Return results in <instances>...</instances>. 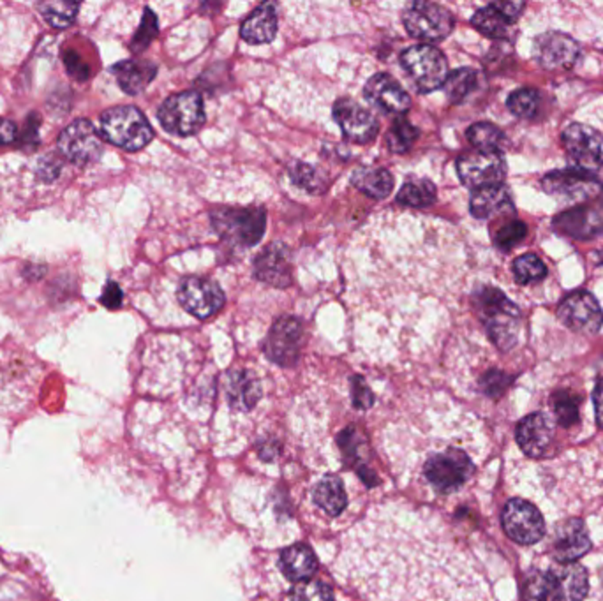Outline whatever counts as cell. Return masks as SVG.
Returning <instances> with one entry per match:
<instances>
[{
  "mask_svg": "<svg viewBox=\"0 0 603 601\" xmlns=\"http://www.w3.org/2000/svg\"><path fill=\"white\" fill-rule=\"evenodd\" d=\"M554 229L575 240H589L603 233V200L580 203L554 217Z\"/></svg>",
  "mask_w": 603,
  "mask_h": 601,
  "instance_id": "17",
  "label": "cell"
},
{
  "mask_svg": "<svg viewBox=\"0 0 603 601\" xmlns=\"http://www.w3.org/2000/svg\"><path fill=\"white\" fill-rule=\"evenodd\" d=\"M159 34V25H157V16L152 13V9L145 7L144 20L140 29L136 30L133 41H131V50L135 54H140L150 46V43L157 37Z\"/></svg>",
  "mask_w": 603,
  "mask_h": 601,
  "instance_id": "43",
  "label": "cell"
},
{
  "mask_svg": "<svg viewBox=\"0 0 603 601\" xmlns=\"http://www.w3.org/2000/svg\"><path fill=\"white\" fill-rule=\"evenodd\" d=\"M563 145L570 154L574 166L582 168L597 163L602 154L603 136L600 131L584 125V124H570L563 135Z\"/></svg>",
  "mask_w": 603,
  "mask_h": 601,
  "instance_id": "23",
  "label": "cell"
},
{
  "mask_svg": "<svg viewBox=\"0 0 603 601\" xmlns=\"http://www.w3.org/2000/svg\"><path fill=\"white\" fill-rule=\"evenodd\" d=\"M397 200L406 206L413 208H426L436 201V187L431 180L426 178H417V180H407L397 195Z\"/></svg>",
  "mask_w": 603,
  "mask_h": 601,
  "instance_id": "36",
  "label": "cell"
},
{
  "mask_svg": "<svg viewBox=\"0 0 603 601\" xmlns=\"http://www.w3.org/2000/svg\"><path fill=\"white\" fill-rule=\"evenodd\" d=\"M512 377L508 374L501 373V371H488L482 381H480V386L482 390L487 394L488 397H499L507 386L510 385Z\"/></svg>",
  "mask_w": 603,
  "mask_h": 601,
  "instance_id": "46",
  "label": "cell"
},
{
  "mask_svg": "<svg viewBox=\"0 0 603 601\" xmlns=\"http://www.w3.org/2000/svg\"><path fill=\"white\" fill-rule=\"evenodd\" d=\"M503 529L518 545L538 544L546 536V520L540 510L524 499H510L503 508Z\"/></svg>",
  "mask_w": 603,
  "mask_h": 601,
  "instance_id": "10",
  "label": "cell"
},
{
  "mask_svg": "<svg viewBox=\"0 0 603 601\" xmlns=\"http://www.w3.org/2000/svg\"><path fill=\"white\" fill-rule=\"evenodd\" d=\"M473 27L487 35L490 39H503L508 34L512 22L499 11L496 4H488L487 7L478 9L471 18Z\"/></svg>",
  "mask_w": 603,
  "mask_h": 601,
  "instance_id": "32",
  "label": "cell"
},
{
  "mask_svg": "<svg viewBox=\"0 0 603 601\" xmlns=\"http://www.w3.org/2000/svg\"><path fill=\"white\" fill-rule=\"evenodd\" d=\"M542 185L547 195L567 203H588L597 200L603 187L595 176L574 166L568 170L548 173Z\"/></svg>",
  "mask_w": 603,
  "mask_h": 601,
  "instance_id": "11",
  "label": "cell"
},
{
  "mask_svg": "<svg viewBox=\"0 0 603 601\" xmlns=\"http://www.w3.org/2000/svg\"><path fill=\"white\" fill-rule=\"evenodd\" d=\"M279 566L291 582H306L317 570L315 552L307 545H291L281 554Z\"/></svg>",
  "mask_w": 603,
  "mask_h": 601,
  "instance_id": "29",
  "label": "cell"
},
{
  "mask_svg": "<svg viewBox=\"0 0 603 601\" xmlns=\"http://www.w3.org/2000/svg\"><path fill=\"white\" fill-rule=\"evenodd\" d=\"M494 4L499 7V11H501V13H503L512 24L518 22L520 13H522L524 7H526L524 2H494Z\"/></svg>",
  "mask_w": 603,
  "mask_h": 601,
  "instance_id": "50",
  "label": "cell"
},
{
  "mask_svg": "<svg viewBox=\"0 0 603 601\" xmlns=\"http://www.w3.org/2000/svg\"><path fill=\"white\" fill-rule=\"evenodd\" d=\"M161 125L176 136H189L200 131L205 122L203 99L198 92L187 90L168 97L159 108Z\"/></svg>",
  "mask_w": 603,
  "mask_h": 601,
  "instance_id": "8",
  "label": "cell"
},
{
  "mask_svg": "<svg viewBox=\"0 0 603 601\" xmlns=\"http://www.w3.org/2000/svg\"><path fill=\"white\" fill-rule=\"evenodd\" d=\"M112 71L116 75L120 88L129 95H136V94L144 92L157 75L156 64H152L148 60H136V58L118 62L112 67Z\"/></svg>",
  "mask_w": 603,
  "mask_h": 601,
  "instance_id": "26",
  "label": "cell"
},
{
  "mask_svg": "<svg viewBox=\"0 0 603 601\" xmlns=\"http://www.w3.org/2000/svg\"><path fill=\"white\" fill-rule=\"evenodd\" d=\"M353 397H355L357 406H360V407H369L373 404V394L362 377L353 379Z\"/></svg>",
  "mask_w": 603,
  "mask_h": 601,
  "instance_id": "49",
  "label": "cell"
},
{
  "mask_svg": "<svg viewBox=\"0 0 603 601\" xmlns=\"http://www.w3.org/2000/svg\"><path fill=\"white\" fill-rule=\"evenodd\" d=\"M101 304L108 309H118L122 306V289L118 287L114 281H108L106 286L103 289V296H101Z\"/></svg>",
  "mask_w": 603,
  "mask_h": 601,
  "instance_id": "48",
  "label": "cell"
},
{
  "mask_svg": "<svg viewBox=\"0 0 603 601\" xmlns=\"http://www.w3.org/2000/svg\"><path fill=\"white\" fill-rule=\"evenodd\" d=\"M58 150L73 165L84 166L99 157L103 152V140L90 120L78 118L60 133Z\"/></svg>",
  "mask_w": 603,
  "mask_h": 601,
  "instance_id": "13",
  "label": "cell"
},
{
  "mask_svg": "<svg viewBox=\"0 0 603 601\" xmlns=\"http://www.w3.org/2000/svg\"><path fill=\"white\" fill-rule=\"evenodd\" d=\"M217 235L240 247H253L265 235L266 215L261 208H216L210 215Z\"/></svg>",
  "mask_w": 603,
  "mask_h": 601,
  "instance_id": "6",
  "label": "cell"
},
{
  "mask_svg": "<svg viewBox=\"0 0 603 601\" xmlns=\"http://www.w3.org/2000/svg\"><path fill=\"white\" fill-rule=\"evenodd\" d=\"M593 404H595V416H597V422L600 426V429H603V379L595 386V392H593Z\"/></svg>",
  "mask_w": 603,
  "mask_h": 601,
  "instance_id": "52",
  "label": "cell"
},
{
  "mask_svg": "<svg viewBox=\"0 0 603 601\" xmlns=\"http://www.w3.org/2000/svg\"><path fill=\"white\" fill-rule=\"evenodd\" d=\"M364 95L369 105L383 114H397L402 116L411 108L409 94L390 75H374L364 88Z\"/></svg>",
  "mask_w": 603,
  "mask_h": 601,
  "instance_id": "22",
  "label": "cell"
},
{
  "mask_svg": "<svg viewBox=\"0 0 603 601\" xmlns=\"http://www.w3.org/2000/svg\"><path fill=\"white\" fill-rule=\"evenodd\" d=\"M277 13L272 2H265L253 11V15L242 24L240 35L251 45H265L276 37Z\"/></svg>",
  "mask_w": 603,
  "mask_h": 601,
  "instance_id": "28",
  "label": "cell"
},
{
  "mask_svg": "<svg viewBox=\"0 0 603 601\" xmlns=\"http://www.w3.org/2000/svg\"><path fill=\"white\" fill-rule=\"evenodd\" d=\"M598 258H600V261L603 263V249L600 251V253H598Z\"/></svg>",
  "mask_w": 603,
  "mask_h": 601,
  "instance_id": "53",
  "label": "cell"
},
{
  "mask_svg": "<svg viewBox=\"0 0 603 601\" xmlns=\"http://www.w3.org/2000/svg\"><path fill=\"white\" fill-rule=\"evenodd\" d=\"M526 235H528L526 225L522 221L514 219L494 233V244L503 251H510L524 240Z\"/></svg>",
  "mask_w": 603,
  "mask_h": 601,
  "instance_id": "44",
  "label": "cell"
},
{
  "mask_svg": "<svg viewBox=\"0 0 603 601\" xmlns=\"http://www.w3.org/2000/svg\"><path fill=\"white\" fill-rule=\"evenodd\" d=\"M524 601H584L589 593V575L582 565L550 563L535 568L522 580Z\"/></svg>",
  "mask_w": 603,
  "mask_h": 601,
  "instance_id": "3",
  "label": "cell"
},
{
  "mask_svg": "<svg viewBox=\"0 0 603 601\" xmlns=\"http://www.w3.org/2000/svg\"><path fill=\"white\" fill-rule=\"evenodd\" d=\"M477 85H478L477 71L469 69V67H462V69L454 71L452 75H448V78L445 82V92L452 103L459 105L462 101H466V97L477 88Z\"/></svg>",
  "mask_w": 603,
  "mask_h": 601,
  "instance_id": "37",
  "label": "cell"
},
{
  "mask_svg": "<svg viewBox=\"0 0 603 601\" xmlns=\"http://www.w3.org/2000/svg\"><path fill=\"white\" fill-rule=\"evenodd\" d=\"M542 97L535 88H518L508 97V110L518 118H533L538 114Z\"/></svg>",
  "mask_w": 603,
  "mask_h": 601,
  "instance_id": "39",
  "label": "cell"
},
{
  "mask_svg": "<svg viewBox=\"0 0 603 601\" xmlns=\"http://www.w3.org/2000/svg\"><path fill=\"white\" fill-rule=\"evenodd\" d=\"M351 182L358 191L374 200H383L390 196L394 189V176L385 168H362L355 172Z\"/></svg>",
  "mask_w": 603,
  "mask_h": 601,
  "instance_id": "31",
  "label": "cell"
},
{
  "mask_svg": "<svg viewBox=\"0 0 603 601\" xmlns=\"http://www.w3.org/2000/svg\"><path fill=\"white\" fill-rule=\"evenodd\" d=\"M477 307L486 323L488 337L501 351L512 349L518 341L520 309L497 287H480L475 295Z\"/></svg>",
  "mask_w": 603,
  "mask_h": 601,
  "instance_id": "4",
  "label": "cell"
},
{
  "mask_svg": "<svg viewBox=\"0 0 603 601\" xmlns=\"http://www.w3.org/2000/svg\"><path fill=\"white\" fill-rule=\"evenodd\" d=\"M302 337V323L296 317L283 316L274 323L268 332V337L265 341V353L272 362L283 367L293 366L300 355Z\"/></svg>",
  "mask_w": 603,
  "mask_h": 601,
  "instance_id": "19",
  "label": "cell"
},
{
  "mask_svg": "<svg viewBox=\"0 0 603 601\" xmlns=\"http://www.w3.org/2000/svg\"><path fill=\"white\" fill-rule=\"evenodd\" d=\"M289 175H291V180L298 187H302L309 193H321L327 185L325 176L317 172V168H313L309 165H304V163H298L296 166H293Z\"/></svg>",
  "mask_w": 603,
  "mask_h": 601,
  "instance_id": "42",
  "label": "cell"
},
{
  "mask_svg": "<svg viewBox=\"0 0 603 601\" xmlns=\"http://www.w3.org/2000/svg\"><path fill=\"white\" fill-rule=\"evenodd\" d=\"M591 550V536L588 526L580 518H567L559 522L548 536V556L554 563L570 565L582 559Z\"/></svg>",
  "mask_w": 603,
  "mask_h": 601,
  "instance_id": "12",
  "label": "cell"
},
{
  "mask_svg": "<svg viewBox=\"0 0 603 601\" xmlns=\"http://www.w3.org/2000/svg\"><path fill=\"white\" fill-rule=\"evenodd\" d=\"M556 424V429H574L578 422V397L572 392H556L550 399V411H547Z\"/></svg>",
  "mask_w": 603,
  "mask_h": 601,
  "instance_id": "33",
  "label": "cell"
},
{
  "mask_svg": "<svg viewBox=\"0 0 603 601\" xmlns=\"http://www.w3.org/2000/svg\"><path fill=\"white\" fill-rule=\"evenodd\" d=\"M64 64H65V69L67 73L78 80V82H85L90 78V67L85 62V58L82 57L75 48H67L64 52Z\"/></svg>",
  "mask_w": 603,
  "mask_h": 601,
  "instance_id": "45",
  "label": "cell"
},
{
  "mask_svg": "<svg viewBox=\"0 0 603 601\" xmlns=\"http://www.w3.org/2000/svg\"><path fill=\"white\" fill-rule=\"evenodd\" d=\"M471 214L477 219H492L514 215L516 206L505 185H490L477 189L469 201Z\"/></svg>",
  "mask_w": 603,
  "mask_h": 601,
  "instance_id": "25",
  "label": "cell"
},
{
  "mask_svg": "<svg viewBox=\"0 0 603 601\" xmlns=\"http://www.w3.org/2000/svg\"><path fill=\"white\" fill-rule=\"evenodd\" d=\"M558 317L567 328L582 336L597 334L603 325L602 307L589 291L568 295L558 309Z\"/></svg>",
  "mask_w": 603,
  "mask_h": 601,
  "instance_id": "15",
  "label": "cell"
},
{
  "mask_svg": "<svg viewBox=\"0 0 603 601\" xmlns=\"http://www.w3.org/2000/svg\"><path fill=\"white\" fill-rule=\"evenodd\" d=\"M418 129L404 116H397L387 135V145L394 154L407 152L418 140Z\"/></svg>",
  "mask_w": 603,
  "mask_h": 601,
  "instance_id": "38",
  "label": "cell"
},
{
  "mask_svg": "<svg viewBox=\"0 0 603 601\" xmlns=\"http://www.w3.org/2000/svg\"><path fill=\"white\" fill-rule=\"evenodd\" d=\"M337 573L369 601H490L477 563L426 510L376 508L346 535Z\"/></svg>",
  "mask_w": 603,
  "mask_h": 601,
  "instance_id": "1",
  "label": "cell"
},
{
  "mask_svg": "<svg viewBox=\"0 0 603 601\" xmlns=\"http://www.w3.org/2000/svg\"><path fill=\"white\" fill-rule=\"evenodd\" d=\"M226 396L236 411H251L261 397L258 377L249 371H231L226 377Z\"/></svg>",
  "mask_w": 603,
  "mask_h": 601,
  "instance_id": "27",
  "label": "cell"
},
{
  "mask_svg": "<svg viewBox=\"0 0 603 601\" xmlns=\"http://www.w3.org/2000/svg\"><path fill=\"white\" fill-rule=\"evenodd\" d=\"M401 64L420 92H432L445 85L448 78L447 58L431 45L407 48L401 55Z\"/></svg>",
  "mask_w": 603,
  "mask_h": 601,
  "instance_id": "7",
  "label": "cell"
},
{
  "mask_svg": "<svg viewBox=\"0 0 603 601\" xmlns=\"http://www.w3.org/2000/svg\"><path fill=\"white\" fill-rule=\"evenodd\" d=\"M60 170H62V161L58 159L57 155L48 154L39 159L35 173H37V178H41L43 182H54V180H57Z\"/></svg>",
  "mask_w": 603,
  "mask_h": 601,
  "instance_id": "47",
  "label": "cell"
},
{
  "mask_svg": "<svg viewBox=\"0 0 603 601\" xmlns=\"http://www.w3.org/2000/svg\"><path fill=\"white\" fill-rule=\"evenodd\" d=\"M516 439L528 457H548L554 454L552 446L558 441V429L547 411H537L518 422Z\"/></svg>",
  "mask_w": 603,
  "mask_h": 601,
  "instance_id": "16",
  "label": "cell"
},
{
  "mask_svg": "<svg viewBox=\"0 0 603 601\" xmlns=\"http://www.w3.org/2000/svg\"><path fill=\"white\" fill-rule=\"evenodd\" d=\"M469 144L473 145L478 152H496L501 154V150L507 145V136L499 127L488 122H478L473 124L466 133Z\"/></svg>",
  "mask_w": 603,
  "mask_h": 601,
  "instance_id": "34",
  "label": "cell"
},
{
  "mask_svg": "<svg viewBox=\"0 0 603 601\" xmlns=\"http://www.w3.org/2000/svg\"><path fill=\"white\" fill-rule=\"evenodd\" d=\"M457 173L464 185L477 191L482 187L501 185L507 176V163L501 154L475 150L460 155Z\"/></svg>",
  "mask_w": 603,
  "mask_h": 601,
  "instance_id": "14",
  "label": "cell"
},
{
  "mask_svg": "<svg viewBox=\"0 0 603 601\" xmlns=\"http://www.w3.org/2000/svg\"><path fill=\"white\" fill-rule=\"evenodd\" d=\"M18 136V127L7 118H0V145L13 144Z\"/></svg>",
  "mask_w": 603,
  "mask_h": 601,
  "instance_id": "51",
  "label": "cell"
},
{
  "mask_svg": "<svg viewBox=\"0 0 603 601\" xmlns=\"http://www.w3.org/2000/svg\"><path fill=\"white\" fill-rule=\"evenodd\" d=\"M313 501L327 516H337L345 512L347 496L345 484L337 476H325L313 488Z\"/></svg>",
  "mask_w": 603,
  "mask_h": 601,
  "instance_id": "30",
  "label": "cell"
},
{
  "mask_svg": "<svg viewBox=\"0 0 603 601\" xmlns=\"http://www.w3.org/2000/svg\"><path fill=\"white\" fill-rule=\"evenodd\" d=\"M514 275L518 285H533L546 279V263L535 255H524L514 261Z\"/></svg>",
  "mask_w": 603,
  "mask_h": 601,
  "instance_id": "40",
  "label": "cell"
},
{
  "mask_svg": "<svg viewBox=\"0 0 603 601\" xmlns=\"http://www.w3.org/2000/svg\"><path fill=\"white\" fill-rule=\"evenodd\" d=\"M388 450L402 478L429 497L447 499L457 496L471 484L478 471L480 450L475 437L459 434L429 436L420 430L388 437Z\"/></svg>",
  "mask_w": 603,
  "mask_h": 601,
  "instance_id": "2",
  "label": "cell"
},
{
  "mask_svg": "<svg viewBox=\"0 0 603 601\" xmlns=\"http://www.w3.org/2000/svg\"><path fill=\"white\" fill-rule=\"evenodd\" d=\"M456 20L448 9L432 2H415L404 13V27L422 41H441L454 30Z\"/></svg>",
  "mask_w": 603,
  "mask_h": 601,
  "instance_id": "9",
  "label": "cell"
},
{
  "mask_svg": "<svg viewBox=\"0 0 603 601\" xmlns=\"http://www.w3.org/2000/svg\"><path fill=\"white\" fill-rule=\"evenodd\" d=\"M178 300L189 315L206 319L223 309L225 293L219 285L203 277H187L178 287Z\"/></svg>",
  "mask_w": 603,
  "mask_h": 601,
  "instance_id": "20",
  "label": "cell"
},
{
  "mask_svg": "<svg viewBox=\"0 0 603 601\" xmlns=\"http://www.w3.org/2000/svg\"><path fill=\"white\" fill-rule=\"evenodd\" d=\"M41 16L54 27V29H67L80 9L78 2H67V0H50V2H41L39 5Z\"/></svg>",
  "mask_w": 603,
  "mask_h": 601,
  "instance_id": "35",
  "label": "cell"
},
{
  "mask_svg": "<svg viewBox=\"0 0 603 601\" xmlns=\"http://www.w3.org/2000/svg\"><path fill=\"white\" fill-rule=\"evenodd\" d=\"M101 135L106 142L127 152L142 150L154 138L148 120L135 106H116L106 110L101 116Z\"/></svg>",
  "mask_w": 603,
  "mask_h": 601,
  "instance_id": "5",
  "label": "cell"
},
{
  "mask_svg": "<svg viewBox=\"0 0 603 601\" xmlns=\"http://www.w3.org/2000/svg\"><path fill=\"white\" fill-rule=\"evenodd\" d=\"M255 275L270 286L286 287L293 279L289 249L283 244L266 245L255 259Z\"/></svg>",
  "mask_w": 603,
  "mask_h": 601,
  "instance_id": "24",
  "label": "cell"
},
{
  "mask_svg": "<svg viewBox=\"0 0 603 601\" xmlns=\"http://www.w3.org/2000/svg\"><path fill=\"white\" fill-rule=\"evenodd\" d=\"M289 601H334V591L325 582L306 580L291 589Z\"/></svg>",
  "mask_w": 603,
  "mask_h": 601,
  "instance_id": "41",
  "label": "cell"
},
{
  "mask_svg": "<svg viewBox=\"0 0 603 601\" xmlns=\"http://www.w3.org/2000/svg\"><path fill=\"white\" fill-rule=\"evenodd\" d=\"M334 118L349 142L369 144L379 133V124L371 112L351 99H339L334 106Z\"/></svg>",
  "mask_w": 603,
  "mask_h": 601,
  "instance_id": "21",
  "label": "cell"
},
{
  "mask_svg": "<svg viewBox=\"0 0 603 601\" xmlns=\"http://www.w3.org/2000/svg\"><path fill=\"white\" fill-rule=\"evenodd\" d=\"M533 55L547 71H567L580 57V46L563 32H544L533 41Z\"/></svg>",
  "mask_w": 603,
  "mask_h": 601,
  "instance_id": "18",
  "label": "cell"
}]
</instances>
